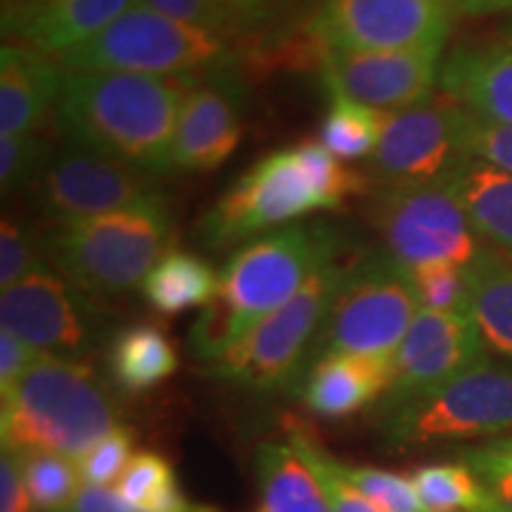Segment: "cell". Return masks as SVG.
Here are the masks:
<instances>
[{"instance_id": "obj_1", "label": "cell", "mask_w": 512, "mask_h": 512, "mask_svg": "<svg viewBox=\"0 0 512 512\" xmlns=\"http://www.w3.org/2000/svg\"><path fill=\"white\" fill-rule=\"evenodd\" d=\"M197 79L62 69L53 124L72 147L159 178L174 171L178 114Z\"/></svg>"}, {"instance_id": "obj_2", "label": "cell", "mask_w": 512, "mask_h": 512, "mask_svg": "<svg viewBox=\"0 0 512 512\" xmlns=\"http://www.w3.org/2000/svg\"><path fill=\"white\" fill-rule=\"evenodd\" d=\"M339 242L337 230L325 223H294L240 245L221 268L214 302L192 323V356L204 366L219 361L259 320L290 302Z\"/></svg>"}, {"instance_id": "obj_3", "label": "cell", "mask_w": 512, "mask_h": 512, "mask_svg": "<svg viewBox=\"0 0 512 512\" xmlns=\"http://www.w3.org/2000/svg\"><path fill=\"white\" fill-rule=\"evenodd\" d=\"M0 403V439L12 453L46 451L79 460L119 425L110 389L79 358L41 354Z\"/></svg>"}, {"instance_id": "obj_4", "label": "cell", "mask_w": 512, "mask_h": 512, "mask_svg": "<svg viewBox=\"0 0 512 512\" xmlns=\"http://www.w3.org/2000/svg\"><path fill=\"white\" fill-rule=\"evenodd\" d=\"M171 249L174 219L162 195L112 214L57 226L43 238L48 264L95 299L140 287Z\"/></svg>"}, {"instance_id": "obj_5", "label": "cell", "mask_w": 512, "mask_h": 512, "mask_svg": "<svg viewBox=\"0 0 512 512\" xmlns=\"http://www.w3.org/2000/svg\"><path fill=\"white\" fill-rule=\"evenodd\" d=\"M349 264L344 261L342 242L325 252L302 290L259 320L219 361L204 366L207 375L256 394L299 384Z\"/></svg>"}, {"instance_id": "obj_6", "label": "cell", "mask_w": 512, "mask_h": 512, "mask_svg": "<svg viewBox=\"0 0 512 512\" xmlns=\"http://www.w3.org/2000/svg\"><path fill=\"white\" fill-rule=\"evenodd\" d=\"M53 60L64 72L204 76L233 69L240 60V46L164 17L136 0L98 36Z\"/></svg>"}, {"instance_id": "obj_7", "label": "cell", "mask_w": 512, "mask_h": 512, "mask_svg": "<svg viewBox=\"0 0 512 512\" xmlns=\"http://www.w3.org/2000/svg\"><path fill=\"white\" fill-rule=\"evenodd\" d=\"M382 444L401 453L512 432V366L489 356L432 392L377 413Z\"/></svg>"}, {"instance_id": "obj_8", "label": "cell", "mask_w": 512, "mask_h": 512, "mask_svg": "<svg viewBox=\"0 0 512 512\" xmlns=\"http://www.w3.org/2000/svg\"><path fill=\"white\" fill-rule=\"evenodd\" d=\"M418 311L411 275L392 256L375 252L354 259L320 325L309 366L330 354L392 358Z\"/></svg>"}, {"instance_id": "obj_9", "label": "cell", "mask_w": 512, "mask_h": 512, "mask_svg": "<svg viewBox=\"0 0 512 512\" xmlns=\"http://www.w3.org/2000/svg\"><path fill=\"white\" fill-rule=\"evenodd\" d=\"M451 176L418 185H384L370 195L368 216L382 252L406 271L427 264L470 266L484 249Z\"/></svg>"}, {"instance_id": "obj_10", "label": "cell", "mask_w": 512, "mask_h": 512, "mask_svg": "<svg viewBox=\"0 0 512 512\" xmlns=\"http://www.w3.org/2000/svg\"><path fill=\"white\" fill-rule=\"evenodd\" d=\"M328 211L297 147L259 159L202 216L200 238L209 249H228Z\"/></svg>"}, {"instance_id": "obj_11", "label": "cell", "mask_w": 512, "mask_h": 512, "mask_svg": "<svg viewBox=\"0 0 512 512\" xmlns=\"http://www.w3.org/2000/svg\"><path fill=\"white\" fill-rule=\"evenodd\" d=\"M0 328L38 354L83 361L105 337V311L98 299L43 264L0 292Z\"/></svg>"}, {"instance_id": "obj_12", "label": "cell", "mask_w": 512, "mask_h": 512, "mask_svg": "<svg viewBox=\"0 0 512 512\" xmlns=\"http://www.w3.org/2000/svg\"><path fill=\"white\" fill-rule=\"evenodd\" d=\"M448 0H320L309 29L337 50H439L451 31Z\"/></svg>"}, {"instance_id": "obj_13", "label": "cell", "mask_w": 512, "mask_h": 512, "mask_svg": "<svg viewBox=\"0 0 512 512\" xmlns=\"http://www.w3.org/2000/svg\"><path fill=\"white\" fill-rule=\"evenodd\" d=\"M157 181L159 178L133 166L67 145L50 157L31 192L38 211L57 228L162 195Z\"/></svg>"}, {"instance_id": "obj_14", "label": "cell", "mask_w": 512, "mask_h": 512, "mask_svg": "<svg viewBox=\"0 0 512 512\" xmlns=\"http://www.w3.org/2000/svg\"><path fill=\"white\" fill-rule=\"evenodd\" d=\"M463 107L451 98H432L382 117V136L368 164L384 185H418L444 181L465 162L460 143Z\"/></svg>"}, {"instance_id": "obj_15", "label": "cell", "mask_w": 512, "mask_h": 512, "mask_svg": "<svg viewBox=\"0 0 512 512\" xmlns=\"http://www.w3.org/2000/svg\"><path fill=\"white\" fill-rule=\"evenodd\" d=\"M486 358V347L470 313L420 309L392 356V380L377 413L432 392Z\"/></svg>"}, {"instance_id": "obj_16", "label": "cell", "mask_w": 512, "mask_h": 512, "mask_svg": "<svg viewBox=\"0 0 512 512\" xmlns=\"http://www.w3.org/2000/svg\"><path fill=\"white\" fill-rule=\"evenodd\" d=\"M439 50H320L325 88L377 112H399L434 98L441 74Z\"/></svg>"}, {"instance_id": "obj_17", "label": "cell", "mask_w": 512, "mask_h": 512, "mask_svg": "<svg viewBox=\"0 0 512 512\" xmlns=\"http://www.w3.org/2000/svg\"><path fill=\"white\" fill-rule=\"evenodd\" d=\"M247 91L233 69L204 74L185 93L171 164L181 174H209L238 150Z\"/></svg>"}, {"instance_id": "obj_18", "label": "cell", "mask_w": 512, "mask_h": 512, "mask_svg": "<svg viewBox=\"0 0 512 512\" xmlns=\"http://www.w3.org/2000/svg\"><path fill=\"white\" fill-rule=\"evenodd\" d=\"M392 380V358L330 354L304 370L299 396L313 415L344 420L380 403Z\"/></svg>"}, {"instance_id": "obj_19", "label": "cell", "mask_w": 512, "mask_h": 512, "mask_svg": "<svg viewBox=\"0 0 512 512\" xmlns=\"http://www.w3.org/2000/svg\"><path fill=\"white\" fill-rule=\"evenodd\" d=\"M439 88L475 117L512 126V46H458L441 64Z\"/></svg>"}, {"instance_id": "obj_20", "label": "cell", "mask_w": 512, "mask_h": 512, "mask_svg": "<svg viewBox=\"0 0 512 512\" xmlns=\"http://www.w3.org/2000/svg\"><path fill=\"white\" fill-rule=\"evenodd\" d=\"M62 69L53 57L19 43L0 50V136L41 131L53 114Z\"/></svg>"}, {"instance_id": "obj_21", "label": "cell", "mask_w": 512, "mask_h": 512, "mask_svg": "<svg viewBox=\"0 0 512 512\" xmlns=\"http://www.w3.org/2000/svg\"><path fill=\"white\" fill-rule=\"evenodd\" d=\"M136 0H41L12 31L10 43L57 57L91 41Z\"/></svg>"}, {"instance_id": "obj_22", "label": "cell", "mask_w": 512, "mask_h": 512, "mask_svg": "<svg viewBox=\"0 0 512 512\" xmlns=\"http://www.w3.org/2000/svg\"><path fill=\"white\" fill-rule=\"evenodd\" d=\"M256 512H332L309 463L287 444L256 448Z\"/></svg>"}, {"instance_id": "obj_23", "label": "cell", "mask_w": 512, "mask_h": 512, "mask_svg": "<svg viewBox=\"0 0 512 512\" xmlns=\"http://www.w3.org/2000/svg\"><path fill=\"white\" fill-rule=\"evenodd\" d=\"M451 178L479 240L512 259V176L467 157Z\"/></svg>"}, {"instance_id": "obj_24", "label": "cell", "mask_w": 512, "mask_h": 512, "mask_svg": "<svg viewBox=\"0 0 512 512\" xmlns=\"http://www.w3.org/2000/svg\"><path fill=\"white\" fill-rule=\"evenodd\" d=\"M107 368L119 392L138 396L169 380L178 368V354L162 328L133 323L112 337Z\"/></svg>"}, {"instance_id": "obj_25", "label": "cell", "mask_w": 512, "mask_h": 512, "mask_svg": "<svg viewBox=\"0 0 512 512\" xmlns=\"http://www.w3.org/2000/svg\"><path fill=\"white\" fill-rule=\"evenodd\" d=\"M470 316L486 351L512 366V259L486 247L470 264Z\"/></svg>"}, {"instance_id": "obj_26", "label": "cell", "mask_w": 512, "mask_h": 512, "mask_svg": "<svg viewBox=\"0 0 512 512\" xmlns=\"http://www.w3.org/2000/svg\"><path fill=\"white\" fill-rule=\"evenodd\" d=\"M219 292V273L202 256L171 249L159 264L147 273L140 285L145 304L159 316H178V313L209 306Z\"/></svg>"}, {"instance_id": "obj_27", "label": "cell", "mask_w": 512, "mask_h": 512, "mask_svg": "<svg viewBox=\"0 0 512 512\" xmlns=\"http://www.w3.org/2000/svg\"><path fill=\"white\" fill-rule=\"evenodd\" d=\"M411 482L427 512H498L496 496L463 460L420 465Z\"/></svg>"}, {"instance_id": "obj_28", "label": "cell", "mask_w": 512, "mask_h": 512, "mask_svg": "<svg viewBox=\"0 0 512 512\" xmlns=\"http://www.w3.org/2000/svg\"><path fill=\"white\" fill-rule=\"evenodd\" d=\"M328 93V112L320 124L318 140L342 162L370 159L377 143H380L384 112L361 105V102L335 91V88H328Z\"/></svg>"}, {"instance_id": "obj_29", "label": "cell", "mask_w": 512, "mask_h": 512, "mask_svg": "<svg viewBox=\"0 0 512 512\" xmlns=\"http://www.w3.org/2000/svg\"><path fill=\"white\" fill-rule=\"evenodd\" d=\"M36 512H69L83 489L79 460L57 453H15Z\"/></svg>"}, {"instance_id": "obj_30", "label": "cell", "mask_w": 512, "mask_h": 512, "mask_svg": "<svg viewBox=\"0 0 512 512\" xmlns=\"http://www.w3.org/2000/svg\"><path fill=\"white\" fill-rule=\"evenodd\" d=\"M285 430L290 446L306 460V463H309L313 475H316L320 486H323L332 512H384L337 470V458H332L330 453L311 437V432L306 430L304 425H299V422H287Z\"/></svg>"}, {"instance_id": "obj_31", "label": "cell", "mask_w": 512, "mask_h": 512, "mask_svg": "<svg viewBox=\"0 0 512 512\" xmlns=\"http://www.w3.org/2000/svg\"><path fill=\"white\" fill-rule=\"evenodd\" d=\"M297 152L306 169H309L313 185L318 188L328 211H339L349 197L368 195V190H373L370 188V178L363 171L344 164L318 138L302 140L297 145Z\"/></svg>"}, {"instance_id": "obj_32", "label": "cell", "mask_w": 512, "mask_h": 512, "mask_svg": "<svg viewBox=\"0 0 512 512\" xmlns=\"http://www.w3.org/2000/svg\"><path fill=\"white\" fill-rule=\"evenodd\" d=\"M420 309L439 313H470L472 275L463 264H427L408 271Z\"/></svg>"}, {"instance_id": "obj_33", "label": "cell", "mask_w": 512, "mask_h": 512, "mask_svg": "<svg viewBox=\"0 0 512 512\" xmlns=\"http://www.w3.org/2000/svg\"><path fill=\"white\" fill-rule=\"evenodd\" d=\"M53 147L41 133L0 136V190L3 195L34 188L53 157Z\"/></svg>"}, {"instance_id": "obj_34", "label": "cell", "mask_w": 512, "mask_h": 512, "mask_svg": "<svg viewBox=\"0 0 512 512\" xmlns=\"http://www.w3.org/2000/svg\"><path fill=\"white\" fill-rule=\"evenodd\" d=\"M337 470L384 512H427L415 494L411 477L373 465H349L342 460H337Z\"/></svg>"}, {"instance_id": "obj_35", "label": "cell", "mask_w": 512, "mask_h": 512, "mask_svg": "<svg viewBox=\"0 0 512 512\" xmlns=\"http://www.w3.org/2000/svg\"><path fill=\"white\" fill-rule=\"evenodd\" d=\"M174 465L164 456L155 451H140L126 465L124 475L119 477L114 491L124 498V501L138 505V508L150 510L159 498H162L171 486H176Z\"/></svg>"}, {"instance_id": "obj_36", "label": "cell", "mask_w": 512, "mask_h": 512, "mask_svg": "<svg viewBox=\"0 0 512 512\" xmlns=\"http://www.w3.org/2000/svg\"><path fill=\"white\" fill-rule=\"evenodd\" d=\"M458 460H463L496 496L498 512H512V437L467 446Z\"/></svg>"}, {"instance_id": "obj_37", "label": "cell", "mask_w": 512, "mask_h": 512, "mask_svg": "<svg viewBox=\"0 0 512 512\" xmlns=\"http://www.w3.org/2000/svg\"><path fill=\"white\" fill-rule=\"evenodd\" d=\"M138 3L162 12L164 17L188 24L192 29L209 31V34L230 38L235 43L247 38L242 24L230 15L221 0H138Z\"/></svg>"}, {"instance_id": "obj_38", "label": "cell", "mask_w": 512, "mask_h": 512, "mask_svg": "<svg viewBox=\"0 0 512 512\" xmlns=\"http://www.w3.org/2000/svg\"><path fill=\"white\" fill-rule=\"evenodd\" d=\"M133 456H136L133 453V432L124 425H117L79 458L83 484L110 486L112 482H119Z\"/></svg>"}, {"instance_id": "obj_39", "label": "cell", "mask_w": 512, "mask_h": 512, "mask_svg": "<svg viewBox=\"0 0 512 512\" xmlns=\"http://www.w3.org/2000/svg\"><path fill=\"white\" fill-rule=\"evenodd\" d=\"M43 256V240H36L29 226L17 219L3 216L0 223V287L19 283L24 275L46 264Z\"/></svg>"}, {"instance_id": "obj_40", "label": "cell", "mask_w": 512, "mask_h": 512, "mask_svg": "<svg viewBox=\"0 0 512 512\" xmlns=\"http://www.w3.org/2000/svg\"><path fill=\"white\" fill-rule=\"evenodd\" d=\"M460 143L467 157L479 159L512 176V126L494 124L463 110Z\"/></svg>"}, {"instance_id": "obj_41", "label": "cell", "mask_w": 512, "mask_h": 512, "mask_svg": "<svg viewBox=\"0 0 512 512\" xmlns=\"http://www.w3.org/2000/svg\"><path fill=\"white\" fill-rule=\"evenodd\" d=\"M38 356L41 354L24 339H19L15 332L0 328V399L12 394V389L22 382Z\"/></svg>"}, {"instance_id": "obj_42", "label": "cell", "mask_w": 512, "mask_h": 512, "mask_svg": "<svg viewBox=\"0 0 512 512\" xmlns=\"http://www.w3.org/2000/svg\"><path fill=\"white\" fill-rule=\"evenodd\" d=\"M0 512H36L19 460L5 448L0 456Z\"/></svg>"}, {"instance_id": "obj_43", "label": "cell", "mask_w": 512, "mask_h": 512, "mask_svg": "<svg viewBox=\"0 0 512 512\" xmlns=\"http://www.w3.org/2000/svg\"><path fill=\"white\" fill-rule=\"evenodd\" d=\"M221 3L242 24L247 38L256 36V31L275 22L280 8H283V0H221Z\"/></svg>"}, {"instance_id": "obj_44", "label": "cell", "mask_w": 512, "mask_h": 512, "mask_svg": "<svg viewBox=\"0 0 512 512\" xmlns=\"http://www.w3.org/2000/svg\"><path fill=\"white\" fill-rule=\"evenodd\" d=\"M69 512H150L128 503L110 486H86L83 484L79 498Z\"/></svg>"}, {"instance_id": "obj_45", "label": "cell", "mask_w": 512, "mask_h": 512, "mask_svg": "<svg viewBox=\"0 0 512 512\" xmlns=\"http://www.w3.org/2000/svg\"><path fill=\"white\" fill-rule=\"evenodd\" d=\"M453 15L465 17H489L512 12V0H448Z\"/></svg>"}, {"instance_id": "obj_46", "label": "cell", "mask_w": 512, "mask_h": 512, "mask_svg": "<svg viewBox=\"0 0 512 512\" xmlns=\"http://www.w3.org/2000/svg\"><path fill=\"white\" fill-rule=\"evenodd\" d=\"M38 3H41V0H3V15H0L3 36L10 38L12 31L24 22V17H27Z\"/></svg>"}, {"instance_id": "obj_47", "label": "cell", "mask_w": 512, "mask_h": 512, "mask_svg": "<svg viewBox=\"0 0 512 512\" xmlns=\"http://www.w3.org/2000/svg\"><path fill=\"white\" fill-rule=\"evenodd\" d=\"M503 43H508V46H512V17H510V22L505 24V31H503Z\"/></svg>"}]
</instances>
